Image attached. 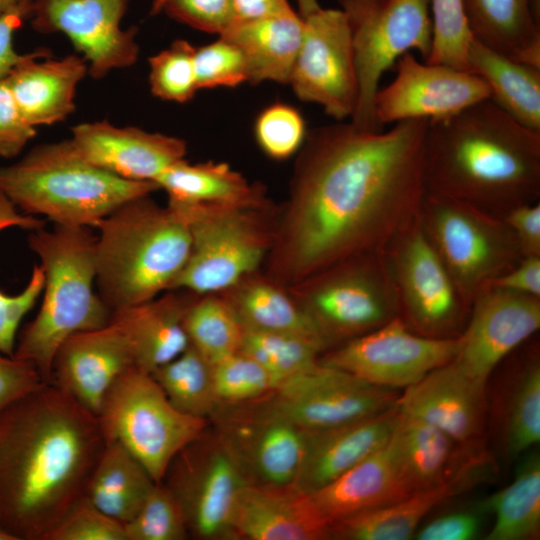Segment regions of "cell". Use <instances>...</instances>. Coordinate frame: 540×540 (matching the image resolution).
<instances>
[{
    "label": "cell",
    "instance_id": "17",
    "mask_svg": "<svg viewBox=\"0 0 540 540\" xmlns=\"http://www.w3.org/2000/svg\"><path fill=\"white\" fill-rule=\"evenodd\" d=\"M249 485L294 484L305 452L306 430L257 401L219 405L209 419Z\"/></svg>",
    "mask_w": 540,
    "mask_h": 540
},
{
    "label": "cell",
    "instance_id": "60",
    "mask_svg": "<svg viewBox=\"0 0 540 540\" xmlns=\"http://www.w3.org/2000/svg\"><path fill=\"white\" fill-rule=\"evenodd\" d=\"M162 2H163V0H153L152 8H151V11H150V13L152 15H156V14L160 13V8H161Z\"/></svg>",
    "mask_w": 540,
    "mask_h": 540
},
{
    "label": "cell",
    "instance_id": "20",
    "mask_svg": "<svg viewBox=\"0 0 540 540\" xmlns=\"http://www.w3.org/2000/svg\"><path fill=\"white\" fill-rule=\"evenodd\" d=\"M540 328V297L487 286L471 304L453 359L488 383L496 368Z\"/></svg>",
    "mask_w": 540,
    "mask_h": 540
},
{
    "label": "cell",
    "instance_id": "6",
    "mask_svg": "<svg viewBox=\"0 0 540 540\" xmlns=\"http://www.w3.org/2000/svg\"><path fill=\"white\" fill-rule=\"evenodd\" d=\"M0 189L26 214L54 225L94 226L127 201L159 189L153 181L117 177L84 159L71 139L41 144L0 167Z\"/></svg>",
    "mask_w": 540,
    "mask_h": 540
},
{
    "label": "cell",
    "instance_id": "19",
    "mask_svg": "<svg viewBox=\"0 0 540 540\" xmlns=\"http://www.w3.org/2000/svg\"><path fill=\"white\" fill-rule=\"evenodd\" d=\"M490 98L478 75L441 64L420 62L411 51L396 61V76L374 100L378 124L405 120L437 121Z\"/></svg>",
    "mask_w": 540,
    "mask_h": 540
},
{
    "label": "cell",
    "instance_id": "54",
    "mask_svg": "<svg viewBox=\"0 0 540 540\" xmlns=\"http://www.w3.org/2000/svg\"><path fill=\"white\" fill-rule=\"evenodd\" d=\"M34 0H21L9 12L0 16V80L5 79L11 71L32 54H19L14 49L13 37L25 20L31 18Z\"/></svg>",
    "mask_w": 540,
    "mask_h": 540
},
{
    "label": "cell",
    "instance_id": "12",
    "mask_svg": "<svg viewBox=\"0 0 540 540\" xmlns=\"http://www.w3.org/2000/svg\"><path fill=\"white\" fill-rule=\"evenodd\" d=\"M161 483L177 501L190 538L235 540L234 513L249 484L210 424L174 456Z\"/></svg>",
    "mask_w": 540,
    "mask_h": 540
},
{
    "label": "cell",
    "instance_id": "21",
    "mask_svg": "<svg viewBox=\"0 0 540 540\" xmlns=\"http://www.w3.org/2000/svg\"><path fill=\"white\" fill-rule=\"evenodd\" d=\"M487 386L452 360L403 389L396 407L399 413L423 420L459 443H479L488 420Z\"/></svg>",
    "mask_w": 540,
    "mask_h": 540
},
{
    "label": "cell",
    "instance_id": "27",
    "mask_svg": "<svg viewBox=\"0 0 540 540\" xmlns=\"http://www.w3.org/2000/svg\"><path fill=\"white\" fill-rule=\"evenodd\" d=\"M50 55L47 49L32 52L5 78L21 115L33 127L66 119L75 110L77 85L88 72L81 55Z\"/></svg>",
    "mask_w": 540,
    "mask_h": 540
},
{
    "label": "cell",
    "instance_id": "1",
    "mask_svg": "<svg viewBox=\"0 0 540 540\" xmlns=\"http://www.w3.org/2000/svg\"><path fill=\"white\" fill-rule=\"evenodd\" d=\"M428 120L388 131L334 124L312 131L300 158L280 262L303 282L350 257L384 252L418 217Z\"/></svg>",
    "mask_w": 540,
    "mask_h": 540
},
{
    "label": "cell",
    "instance_id": "46",
    "mask_svg": "<svg viewBox=\"0 0 540 540\" xmlns=\"http://www.w3.org/2000/svg\"><path fill=\"white\" fill-rule=\"evenodd\" d=\"M195 47L185 40L149 58V84L154 96L178 103L191 100L198 90L194 67Z\"/></svg>",
    "mask_w": 540,
    "mask_h": 540
},
{
    "label": "cell",
    "instance_id": "28",
    "mask_svg": "<svg viewBox=\"0 0 540 540\" xmlns=\"http://www.w3.org/2000/svg\"><path fill=\"white\" fill-rule=\"evenodd\" d=\"M199 295L167 290L154 299L111 313L126 335L134 365L151 373L188 346L184 317Z\"/></svg>",
    "mask_w": 540,
    "mask_h": 540
},
{
    "label": "cell",
    "instance_id": "18",
    "mask_svg": "<svg viewBox=\"0 0 540 540\" xmlns=\"http://www.w3.org/2000/svg\"><path fill=\"white\" fill-rule=\"evenodd\" d=\"M130 0H34L32 27L61 32L87 61L95 79L133 65L139 55L137 27L120 26Z\"/></svg>",
    "mask_w": 540,
    "mask_h": 540
},
{
    "label": "cell",
    "instance_id": "25",
    "mask_svg": "<svg viewBox=\"0 0 540 540\" xmlns=\"http://www.w3.org/2000/svg\"><path fill=\"white\" fill-rule=\"evenodd\" d=\"M395 406L377 416L327 429L306 431L303 460L294 485L311 494L384 447L398 421Z\"/></svg>",
    "mask_w": 540,
    "mask_h": 540
},
{
    "label": "cell",
    "instance_id": "44",
    "mask_svg": "<svg viewBox=\"0 0 540 540\" xmlns=\"http://www.w3.org/2000/svg\"><path fill=\"white\" fill-rule=\"evenodd\" d=\"M213 383L219 405L243 404L260 399L278 385L265 368L240 352L213 364Z\"/></svg>",
    "mask_w": 540,
    "mask_h": 540
},
{
    "label": "cell",
    "instance_id": "45",
    "mask_svg": "<svg viewBox=\"0 0 540 540\" xmlns=\"http://www.w3.org/2000/svg\"><path fill=\"white\" fill-rule=\"evenodd\" d=\"M126 540H186L183 513L164 484L155 483L134 517L124 524Z\"/></svg>",
    "mask_w": 540,
    "mask_h": 540
},
{
    "label": "cell",
    "instance_id": "14",
    "mask_svg": "<svg viewBox=\"0 0 540 540\" xmlns=\"http://www.w3.org/2000/svg\"><path fill=\"white\" fill-rule=\"evenodd\" d=\"M399 395V390L374 385L318 362L254 401L270 413L311 431L387 412L396 406Z\"/></svg>",
    "mask_w": 540,
    "mask_h": 540
},
{
    "label": "cell",
    "instance_id": "52",
    "mask_svg": "<svg viewBox=\"0 0 540 540\" xmlns=\"http://www.w3.org/2000/svg\"><path fill=\"white\" fill-rule=\"evenodd\" d=\"M44 383L32 362L0 352V411Z\"/></svg>",
    "mask_w": 540,
    "mask_h": 540
},
{
    "label": "cell",
    "instance_id": "24",
    "mask_svg": "<svg viewBox=\"0 0 540 540\" xmlns=\"http://www.w3.org/2000/svg\"><path fill=\"white\" fill-rule=\"evenodd\" d=\"M331 523L294 484L247 485L233 518L235 540H325Z\"/></svg>",
    "mask_w": 540,
    "mask_h": 540
},
{
    "label": "cell",
    "instance_id": "30",
    "mask_svg": "<svg viewBox=\"0 0 540 540\" xmlns=\"http://www.w3.org/2000/svg\"><path fill=\"white\" fill-rule=\"evenodd\" d=\"M390 445L413 493L442 483L485 451L482 442L459 443L441 429L401 413Z\"/></svg>",
    "mask_w": 540,
    "mask_h": 540
},
{
    "label": "cell",
    "instance_id": "42",
    "mask_svg": "<svg viewBox=\"0 0 540 540\" xmlns=\"http://www.w3.org/2000/svg\"><path fill=\"white\" fill-rule=\"evenodd\" d=\"M45 226V221L37 216L20 212L0 189V232L19 227L33 231ZM44 275L39 264H35L26 287L17 295L10 296L0 290V352L13 356L19 324L34 307L40 297Z\"/></svg>",
    "mask_w": 540,
    "mask_h": 540
},
{
    "label": "cell",
    "instance_id": "4",
    "mask_svg": "<svg viewBox=\"0 0 540 540\" xmlns=\"http://www.w3.org/2000/svg\"><path fill=\"white\" fill-rule=\"evenodd\" d=\"M94 229L96 289L111 313L169 290L190 253L183 216L150 195L125 202Z\"/></svg>",
    "mask_w": 540,
    "mask_h": 540
},
{
    "label": "cell",
    "instance_id": "33",
    "mask_svg": "<svg viewBox=\"0 0 540 540\" xmlns=\"http://www.w3.org/2000/svg\"><path fill=\"white\" fill-rule=\"evenodd\" d=\"M168 196V206L253 207L262 206V192L225 163L191 164L182 159L156 180Z\"/></svg>",
    "mask_w": 540,
    "mask_h": 540
},
{
    "label": "cell",
    "instance_id": "50",
    "mask_svg": "<svg viewBox=\"0 0 540 540\" xmlns=\"http://www.w3.org/2000/svg\"><path fill=\"white\" fill-rule=\"evenodd\" d=\"M160 12L194 29L219 36L238 21L233 0H163Z\"/></svg>",
    "mask_w": 540,
    "mask_h": 540
},
{
    "label": "cell",
    "instance_id": "49",
    "mask_svg": "<svg viewBox=\"0 0 540 540\" xmlns=\"http://www.w3.org/2000/svg\"><path fill=\"white\" fill-rule=\"evenodd\" d=\"M44 540H126L124 525L83 499Z\"/></svg>",
    "mask_w": 540,
    "mask_h": 540
},
{
    "label": "cell",
    "instance_id": "53",
    "mask_svg": "<svg viewBox=\"0 0 540 540\" xmlns=\"http://www.w3.org/2000/svg\"><path fill=\"white\" fill-rule=\"evenodd\" d=\"M480 514L470 510L452 511L439 515L417 529L418 540H471L480 532Z\"/></svg>",
    "mask_w": 540,
    "mask_h": 540
},
{
    "label": "cell",
    "instance_id": "36",
    "mask_svg": "<svg viewBox=\"0 0 540 540\" xmlns=\"http://www.w3.org/2000/svg\"><path fill=\"white\" fill-rule=\"evenodd\" d=\"M155 483L128 449L119 442H107L83 499L124 525L137 513Z\"/></svg>",
    "mask_w": 540,
    "mask_h": 540
},
{
    "label": "cell",
    "instance_id": "48",
    "mask_svg": "<svg viewBox=\"0 0 540 540\" xmlns=\"http://www.w3.org/2000/svg\"><path fill=\"white\" fill-rule=\"evenodd\" d=\"M194 67L197 88L234 87L247 81V69L240 49L219 36L211 44L196 48Z\"/></svg>",
    "mask_w": 540,
    "mask_h": 540
},
{
    "label": "cell",
    "instance_id": "55",
    "mask_svg": "<svg viewBox=\"0 0 540 540\" xmlns=\"http://www.w3.org/2000/svg\"><path fill=\"white\" fill-rule=\"evenodd\" d=\"M505 222L513 231L523 257H540V201L510 211Z\"/></svg>",
    "mask_w": 540,
    "mask_h": 540
},
{
    "label": "cell",
    "instance_id": "51",
    "mask_svg": "<svg viewBox=\"0 0 540 540\" xmlns=\"http://www.w3.org/2000/svg\"><path fill=\"white\" fill-rule=\"evenodd\" d=\"M35 135V127L21 115L6 80H0V157L19 155Z\"/></svg>",
    "mask_w": 540,
    "mask_h": 540
},
{
    "label": "cell",
    "instance_id": "8",
    "mask_svg": "<svg viewBox=\"0 0 540 540\" xmlns=\"http://www.w3.org/2000/svg\"><path fill=\"white\" fill-rule=\"evenodd\" d=\"M301 283L296 300L316 327L326 351L399 317L385 251L350 257Z\"/></svg>",
    "mask_w": 540,
    "mask_h": 540
},
{
    "label": "cell",
    "instance_id": "34",
    "mask_svg": "<svg viewBox=\"0 0 540 540\" xmlns=\"http://www.w3.org/2000/svg\"><path fill=\"white\" fill-rule=\"evenodd\" d=\"M494 407L499 442L514 458L540 441V355L538 343L521 349Z\"/></svg>",
    "mask_w": 540,
    "mask_h": 540
},
{
    "label": "cell",
    "instance_id": "23",
    "mask_svg": "<svg viewBox=\"0 0 540 540\" xmlns=\"http://www.w3.org/2000/svg\"><path fill=\"white\" fill-rule=\"evenodd\" d=\"M89 163L122 179L153 181L184 159V140L137 127H117L108 121L81 123L70 138Z\"/></svg>",
    "mask_w": 540,
    "mask_h": 540
},
{
    "label": "cell",
    "instance_id": "26",
    "mask_svg": "<svg viewBox=\"0 0 540 540\" xmlns=\"http://www.w3.org/2000/svg\"><path fill=\"white\" fill-rule=\"evenodd\" d=\"M489 464L486 452L476 456L453 476L433 487L419 490L403 500L379 509L334 522L330 539L407 540L414 536L424 518L446 500L484 479Z\"/></svg>",
    "mask_w": 540,
    "mask_h": 540
},
{
    "label": "cell",
    "instance_id": "22",
    "mask_svg": "<svg viewBox=\"0 0 540 540\" xmlns=\"http://www.w3.org/2000/svg\"><path fill=\"white\" fill-rule=\"evenodd\" d=\"M132 366L126 335L110 319L105 326L75 333L60 345L53 359L50 383L97 416L112 382Z\"/></svg>",
    "mask_w": 540,
    "mask_h": 540
},
{
    "label": "cell",
    "instance_id": "35",
    "mask_svg": "<svg viewBox=\"0 0 540 540\" xmlns=\"http://www.w3.org/2000/svg\"><path fill=\"white\" fill-rule=\"evenodd\" d=\"M468 71L486 82L490 99L510 117L540 132V68L512 60L472 37Z\"/></svg>",
    "mask_w": 540,
    "mask_h": 540
},
{
    "label": "cell",
    "instance_id": "31",
    "mask_svg": "<svg viewBox=\"0 0 540 540\" xmlns=\"http://www.w3.org/2000/svg\"><path fill=\"white\" fill-rule=\"evenodd\" d=\"M302 35L303 19L294 11L278 16L238 20L220 36L242 52L249 83L274 81L289 84Z\"/></svg>",
    "mask_w": 540,
    "mask_h": 540
},
{
    "label": "cell",
    "instance_id": "41",
    "mask_svg": "<svg viewBox=\"0 0 540 540\" xmlns=\"http://www.w3.org/2000/svg\"><path fill=\"white\" fill-rule=\"evenodd\" d=\"M238 352L258 362L279 384L318 364L325 348L320 342L298 334L243 329Z\"/></svg>",
    "mask_w": 540,
    "mask_h": 540
},
{
    "label": "cell",
    "instance_id": "47",
    "mask_svg": "<svg viewBox=\"0 0 540 540\" xmlns=\"http://www.w3.org/2000/svg\"><path fill=\"white\" fill-rule=\"evenodd\" d=\"M255 138L270 158L282 160L292 156L305 139V122L301 114L284 103L272 104L261 111L254 126Z\"/></svg>",
    "mask_w": 540,
    "mask_h": 540
},
{
    "label": "cell",
    "instance_id": "38",
    "mask_svg": "<svg viewBox=\"0 0 540 540\" xmlns=\"http://www.w3.org/2000/svg\"><path fill=\"white\" fill-rule=\"evenodd\" d=\"M494 516L487 540H531L540 534V458H527L514 480L481 504Z\"/></svg>",
    "mask_w": 540,
    "mask_h": 540
},
{
    "label": "cell",
    "instance_id": "61",
    "mask_svg": "<svg viewBox=\"0 0 540 540\" xmlns=\"http://www.w3.org/2000/svg\"><path fill=\"white\" fill-rule=\"evenodd\" d=\"M0 540H14V538L0 528Z\"/></svg>",
    "mask_w": 540,
    "mask_h": 540
},
{
    "label": "cell",
    "instance_id": "37",
    "mask_svg": "<svg viewBox=\"0 0 540 540\" xmlns=\"http://www.w3.org/2000/svg\"><path fill=\"white\" fill-rule=\"evenodd\" d=\"M247 278L223 296L243 329L302 335L320 342L326 351L316 327L297 300L270 281Z\"/></svg>",
    "mask_w": 540,
    "mask_h": 540
},
{
    "label": "cell",
    "instance_id": "58",
    "mask_svg": "<svg viewBox=\"0 0 540 540\" xmlns=\"http://www.w3.org/2000/svg\"><path fill=\"white\" fill-rule=\"evenodd\" d=\"M297 3L301 16H305L321 7L317 0H297Z\"/></svg>",
    "mask_w": 540,
    "mask_h": 540
},
{
    "label": "cell",
    "instance_id": "3",
    "mask_svg": "<svg viewBox=\"0 0 540 540\" xmlns=\"http://www.w3.org/2000/svg\"><path fill=\"white\" fill-rule=\"evenodd\" d=\"M423 177L425 193L504 219L540 201V132L485 99L428 122Z\"/></svg>",
    "mask_w": 540,
    "mask_h": 540
},
{
    "label": "cell",
    "instance_id": "15",
    "mask_svg": "<svg viewBox=\"0 0 540 540\" xmlns=\"http://www.w3.org/2000/svg\"><path fill=\"white\" fill-rule=\"evenodd\" d=\"M458 348L459 336H423L396 317L367 334L325 351L319 363L374 385L399 390L452 361Z\"/></svg>",
    "mask_w": 540,
    "mask_h": 540
},
{
    "label": "cell",
    "instance_id": "9",
    "mask_svg": "<svg viewBox=\"0 0 540 540\" xmlns=\"http://www.w3.org/2000/svg\"><path fill=\"white\" fill-rule=\"evenodd\" d=\"M418 219L426 238L470 305L482 289L523 257L504 219L466 203L425 193Z\"/></svg>",
    "mask_w": 540,
    "mask_h": 540
},
{
    "label": "cell",
    "instance_id": "56",
    "mask_svg": "<svg viewBox=\"0 0 540 540\" xmlns=\"http://www.w3.org/2000/svg\"><path fill=\"white\" fill-rule=\"evenodd\" d=\"M488 286L540 297V257H522L512 269Z\"/></svg>",
    "mask_w": 540,
    "mask_h": 540
},
{
    "label": "cell",
    "instance_id": "57",
    "mask_svg": "<svg viewBox=\"0 0 540 540\" xmlns=\"http://www.w3.org/2000/svg\"><path fill=\"white\" fill-rule=\"evenodd\" d=\"M238 20H251L294 12L288 0H233Z\"/></svg>",
    "mask_w": 540,
    "mask_h": 540
},
{
    "label": "cell",
    "instance_id": "5",
    "mask_svg": "<svg viewBox=\"0 0 540 540\" xmlns=\"http://www.w3.org/2000/svg\"><path fill=\"white\" fill-rule=\"evenodd\" d=\"M92 229L54 225L28 235L44 275L43 299L34 319L20 331L13 356L32 362L47 383L56 351L68 337L110 321L111 312L96 289Z\"/></svg>",
    "mask_w": 540,
    "mask_h": 540
},
{
    "label": "cell",
    "instance_id": "29",
    "mask_svg": "<svg viewBox=\"0 0 540 540\" xmlns=\"http://www.w3.org/2000/svg\"><path fill=\"white\" fill-rule=\"evenodd\" d=\"M413 492L405 482L389 442L334 481L310 494L331 525L397 503Z\"/></svg>",
    "mask_w": 540,
    "mask_h": 540
},
{
    "label": "cell",
    "instance_id": "39",
    "mask_svg": "<svg viewBox=\"0 0 540 540\" xmlns=\"http://www.w3.org/2000/svg\"><path fill=\"white\" fill-rule=\"evenodd\" d=\"M169 402L180 412L210 419L219 406L213 365L192 345L150 373Z\"/></svg>",
    "mask_w": 540,
    "mask_h": 540
},
{
    "label": "cell",
    "instance_id": "7",
    "mask_svg": "<svg viewBox=\"0 0 540 540\" xmlns=\"http://www.w3.org/2000/svg\"><path fill=\"white\" fill-rule=\"evenodd\" d=\"M97 418L106 443L122 444L156 483L174 456L210 424L178 411L152 375L135 366L112 382Z\"/></svg>",
    "mask_w": 540,
    "mask_h": 540
},
{
    "label": "cell",
    "instance_id": "59",
    "mask_svg": "<svg viewBox=\"0 0 540 540\" xmlns=\"http://www.w3.org/2000/svg\"><path fill=\"white\" fill-rule=\"evenodd\" d=\"M21 0H0V16L15 8Z\"/></svg>",
    "mask_w": 540,
    "mask_h": 540
},
{
    "label": "cell",
    "instance_id": "10",
    "mask_svg": "<svg viewBox=\"0 0 540 540\" xmlns=\"http://www.w3.org/2000/svg\"><path fill=\"white\" fill-rule=\"evenodd\" d=\"M352 36L358 99L351 124L380 131L374 113L379 82L404 53L416 50L425 62L432 45L430 0H340Z\"/></svg>",
    "mask_w": 540,
    "mask_h": 540
},
{
    "label": "cell",
    "instance_id": "16",
    "mask_svg": "<svg viewBox=\"0 0 540 540\" xmlns=\"http://www.w3.org/2000/svg\"><path fill=\"white\" fill-rule=\"evenodd\" d=\"M302 19V41L289 84L300 100L319 104L335 120L352 117L358 81L346 13L320 7Z\"/></svg>",
    "mask_w": 540,
    "mask_h": 540
},
{
    "label": "cell",
    "instance_id": "43",
    "mask_svg": "<svg viewBox=\"0 0 540 540\" xmlns=\"http://www.w3.org/2000/svg\"><path fill=\"white\" fill-rule=\"evenodd\" d=\"M432 45L430 64L468 71V50L472 40L463 0H430Z\"/></svg>",
    "mask_w": 540,
    "mask_h": 540
},
{
    "label": "cell",
    "instance_id": "11",
    "mask_svg": "<svg viewBox=\"0 0 540 540\" xmlns=\"http://www.w3.org/2000/svg\"><path fill=\"white\" fill-rule=\"evenodd\" d=\"M172 208V207H171ZM185 219L191 248L169 290L196 295L226 292L262 262L270 234L253 207L172 208Z\"/></svg>",
    "mask_w": 540,
    "mask_h": 540
},
{
    "label": "cell",
    "instance_id": "2",
    "mask_svg": "<svg viewBox=\"0 0 540 540\" xmlns=\"http://www.w3.org/2000/svg\"><path fill=\"white\" fill-rule=\"evenodd\" d=\"M106 445L99 420L52 383L0 411V528L44 540L78 505Z\"/></svg>",
    "mask_w": 540,
    "mask_h": 540
},
{
    "label": "cell",
    "instance_id": "40",
    "mask_svg": "<svg viewBox=\"0 0 540 540\" xmlns=\"http://www.w3.org/2000/svg\"><path fill=\"white\" fill-rule=\"evenodd\" d=\"M190 345L212 365L239 351L243 327L222 296H198L184 317Z\"/></svg>",
    "mask_w": 540,
    "mask_h": 540
},
{
    "label": "cell",
    "instance_id": "32",
    "mask_svg": "<svg viewBox=\"0 0 540 540\" xmlns=\"http://www.w3.org/2000/svg\"><path fill=\"white\" fill-rule=\"evenodd\" d=\"M472 37L540 68V0H463Z\"/></svg>",
    "mask_w": 540,
    "mask_h": 540
},
{
    "label": "cell",
    "instance_id": "13",
    "mask_svg": "<svg viewBox=\"0 0 540 540\" xmlns=\"http://www.w3.org/2000/svg\"><path fill=\"white\" fill-rule=\"evenodd\" d=\"M385 256L402 321L423 336H460L471 305L426 238L418 217L388 246Z\"/></svg>",
    "mask_w": 540,
    "mask_h": 540
}]
</instances>
